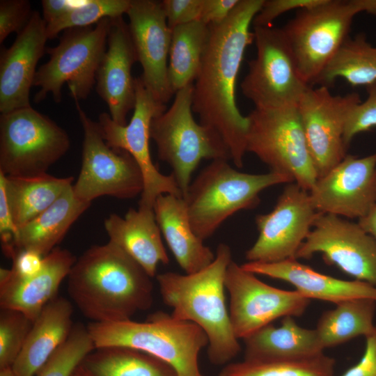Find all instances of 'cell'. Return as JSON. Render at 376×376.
I'll list each match as a JSON object with an SVG mask.
<instances>
[{
  "label": "cell",
  "instance_id": "5b68a950",
  "mask_svg": "<svg viewBox=\"0 0 376 376\" xmlns=\"http://www.w3.org/2000/svg\"><path fill=\"white\" fill-rule=\"evenodd\" d=\"M291 182L292 178L280 173H247L232 167L228 160H212L191 182L183 198L193 230L204 242L235 213L256 207L261 191Z\"/></svg>",
  "mask_w": 376,
  "mask_h": 376
},
{
  "label": "cell",
  "instance_id": "b9f144b4",
  "mask_svg": "<svg viewBox=\"0 0 376 376\" xmlns=\"http://www.w3.org/2000/svg\"><path fill=\"white\" fill-rule=\"evenodd\" d=\"M44 256L31 250H22L12 258L10 271L16 278L26 279L37 274L42 269Z\"/></svg>",
  "mask_w": 376,
  "mask_h": 376
},
{
  "label": "cell",
  "instance_id": "8fae6325",
  "mask_svg": "<svg viewBox=\"0 0 376 376\" xmlns=\"http://www.w3.org/2000/svg\"><path fill=\"white\" fill-rule=\"evenodd\" d=\"M256 56L241 83L242 94L255 109L297 105L310 86L301 79L281 29L253 26Z\"/></svg>",
  "mask_w": 376,
  "mask_h": 376
},
{
  "label": "cell",
  "instance_id": "7402d4cb",
  "mask_svg": "<svg viewBox=\"0 0 376 376\" xmlns=\"http://www.w3.org/2000/svg\"><path fill=\"white\" fill-rule=\"evenodd\" d=\"M77 258L68 249L55 248L44 258L41 270L26 279L15 277L10 269H0V307L22 312L33 322L56 298Z\"/></svg>",
  "mask_w": 376,
  "mask_h": 376
},
{
  "label": "cell",
  "instance_id": "9a60e30c",
  "mask_svg": "<svg viewBox=\"0 0 376 376\" xmlns=\"http://www.w3.org/2000/svg\"><path fill=\"white\" fill-rule=\"evenodd\" d=\"M320 213L308 191L295 182L288 183L273 210L256 217L258 236L245 253L247 262L271 263L295 258Z\"/></svg>",
  "mask_w": 376,
  "mask_h": 376
},
{
  "label": "cell",
  "instance_id": "8992f818",
  "mask_svg": "<svg viewBox=\"0 0 376 376\" xmlns=\"http://www.w3.org/2000/svg\"><path fill=\"white\" fill-rule=\"evenodd\" d=\"M192 93L193 84L177 91L170 108L150 124V139L156 144L158 158L171 168L182 198L203 159H230L228 148L219 133L194 119Z\"/></svg>",
  "mask_w": 376,
  "mask_h": 376
},
{
  "label": "cell",
  "instance_id": "60d3db41",
  "mask_svg": "<svg viewBox=\"0 0 376 376\" xmlns=\"http://www.w3.org/2000/svg\"><path fill=\"white\" fill-rule=\"evenodd\" d=\"M324 0H264L260 10L255 16L253 26H272L280 15L292 10L313 7Z\"/></svg>",
  "mask_w": 376,
  "mask_h": 376
},
{
  "label": "cell",
  "instance_id": "7a4b0ae2",
  "mask_svg": "<svg viewBox=\"0 0 376 376\" xmlns=\"http://www.w3.org/2000/svg\"><path fill=\"white\" fill-rule=\"evenodd\" d=\"M152 277L116 244L93 245L73 265L68 292L79 311L93 322L131 319L150 308Z\"/></svg>",
  "mask_w": 376,
  "mask_h": 376
},
{
  "label": "cell",
  "instance_id": "4316f807",
  "mask_svg": "<svg viewBox=\"0 0 376 376\" xmlns=\"http://www.w3.org/2000/svg\"><path fill=\"white\" fill-rule=\"evenodd\" d=\"M72 314V303L63 297L57 296L44 307L13 365L17 376H36L69 336L74 325Z\"/></svg>",
  "mask_w": 376,
  "mask_h": 376
},
{
  "label": "cell",
  "instance_id": "3957f363",
  "mask_svg": "<svg viewBox=\"0 0 376 376\" xmlns=\"http://www.w3.org/2000/svg\"><path fill=\"white\" fill-rule=\"evenodd\" d=\"M233 260L230 247L220 243L214 260L192 274H159L156 279L163 302L171 315L198 326L208 339L207 357L214 365H224L241 350L226 304L224 289L227 268Z\"/></svg>",
  "mask_w": 376,
  "mask_h": 376
},
{
  "label": "cell",
  "instance_id": "e0dca14e",
  "mask_svg": "<svg viewBox=\"0 0 376 376\" xmlns=\"http://www.w3.org/2000/svg\"><path fill=\"white\" fill-rule=\"evenodd\" d=\"M361 102L357 93L334 95L329 88L311 86L304 92L297 109L318 178L324 176L347 155L343 141L347 116Z\"/></svg>",
  "mask_w": 376,
  "mask_h": 376
},
{
  "label": "cell",
  "instance_id": "f907efd6",
  "mask_svg": "<svg viewBox=\"0 0 376 376\" xmlns=\"http://www.w3.org/2000/svg\"><path fill=\"white\" fill-rule=\"evenodd\" d=\"M0 376H17L13 366H8L0 368Z\"/></svg>",
  "mask_w": 376,
  "mask_h": 376
},
{
  "label": "cell",
  "instance_id": "ab89813d",
  "mask_svg": "<svg viewBox=\"0 0 376 376\" xmlns=\"http://www.w3.org/2000/svg\"><path fill=\"white\" fill-rule=\"evenodd\" d=\"M163 9L169 28L200 21L203 0H164Z\"/></svg>",
  "mask_w": 376,
  "mask_h": 376
},
{
  "label": "cell",
  "instance_id": "d6986e66",
  "mask_svg": "<svg viewBox=\"0 0 376 376\" xmlns=\"http://www.w3.org/2000/svg\"><path fill=\"white\" fill-rule=\"evenodd\" d=\"M126 14L137 60L142 67L140 78L155 100L166 104L175 93L168 74L172 31L162 1L131 0Z\"/></svg>",
  "mask_w": 376,
  "mask_h": 376
},
{
  "label": "cell",
  "instance_id": "ffe728a7",
  "mask_svg": "<svg viewBox=\"0 0 376 376\" xmlns=\"http://www.w3.org/2000/svg\"><path fill=\"white\" fill-rule=\"evenodd\" d=\"M46 23L39 12L33 11L26 26L9 47L0 54V112L6 113L31 107L30 91L37 64L46 51Z\"/></svg>",
  "mask_w": 376,
  "mask_h": 376
},
{
  "label": "cell",
  "instance_id": "9c48e42d",
  "mask_svg": "<svg viewBox=\"0 0 376 376\" xmlns=\"http://www.w3.org/2000/svg\"><path fill=\"white\" fill-rule=\"evenodd\" d=\"M247 116L246 152L270 171L290 177L309 191L318 180L297 105L254 109Z\"/></svg>",
  "mask_w": 376,
  "mask_h": 376
},
{
  "label": "cell",
  "instance_id": "681fc988",
  "mask_svg": "<svg viewBox=\"0 0 376 376\" xmlns=\"http://www.w3.org/2000/svg\"><path fill=\"white\" fill-rule=\"evenodd\" d=\"M72 376H93L84 366L81 364L75 370Z\"/></svg>",
  "mask_w": 376,
  "mask_h": 376
},
{
  "label": "cell",
  "instance_id": "7dc6e473",
  "mask_svg": "<svg viewBox=\"0 0 376 376\" xmlns=\"http://www.w3.org/2000/svg\"><path fill=\"white\" fill-rule=\"evenodd\" d=\"M358 223L376 241V204Z\"/></svg>",
  "mask_w": 376,
  "mask_h": 376
},
{
  "label": "cell",
  "instance_id": "277c9868",
  "mask_svg": "<svg viewBox=\"0 0 376 376\" xmlns=\"http://www.w3.org/2000/svg\"><path fill=\"white\" fill-rule=\"evenodd\" d=\"M95 348L123 347L136 350L169 363L178 376H205L198 356L207 346L205 332L196 324L158 311L144 322L131 319L87 325Z\"/></svg>",
  "mask_w": 376,
  "mask_h": 376
},
{
  "label": "cell",
  "instance_id": "bcb514c9",
  "mask_svg": "<svg viewBox=\"0 0 376 376\" xmlns=\"http://www.w3.org/2000/svg\"><path fill=\"white\" fill-rule=\"evenodd\" d=\"M79 1L42 0V18L46 24L57 20L77 5Z\"/></svg>",
  "mask_w": 376,
  "mask_h": 376
},
{
  "label": "cell",
  "instance_id": "f6af8a7d",
  "mask_svg": "<svg viewBox=\"0 0 376 376\" xmlns=\"http://www.w3.org/2000/svg\"><path fill=\"white\" fill-rule=\"evenodd\" d=\"M17 229L12 217L3 183L0 180V236L2 249L11 244Z\"/></svg>",
  "mask_w": 376,
  "mask_h": 376
},
{
  "label": "cell",
  "instance_id": "f35d334b",
  "mask_svg": "<svg viewBox=\"0 0 376 376\" xmlns=\"http://www.w3.org/2000/svg\"><path fill=\"white\" fill-rule=\"evenodd\" d=\"M31 3L27 0L0 1V43L12 33H19L32 15Z\"/></svg>",
  "mask_w": 376,
  "mask_h": 376
},
{
  "label": "cell",
  "instance_id": "7bdbcfd3",
  "mask_svg": "<svg viewBox=\"0 0 376 376\" xmlns=\"http://www.w3.org/2000/svg\"><path fill=\"white\" fill-rule=\"evenodd\" d=\"M365 338V349L360 360L340 376H376V324Z\"/></svg>",
  "mask_w": 376,
  "mask_h": 376
},
{
  "label": "cell",
  "instance_id": "83f0119b",
  "mask_svg": "<svg viewBox=\"0 0 376 376\" xmlns=\"http://www.w3.org/2000/svg\"><path fill=\"white\" fill-rule=\"evenodd\" d=\"M244 359L258 361L299 360L324 353L314 329L300 327L294 317L283 318L279 327L269 324L243 339Z\"/></svg>",
  "mask_w": 376,
  "mask_h": 376
},
{
  "label": "cell",
  "instance_id": "ac0fdd59",
  "mask_svg": "<svg viewBox=\"0 0 376 376\" xmlns=\"http://www.w3.org/2000/svg\"><path fill=\"white\" fill-rule=\"evenodd\" d=\"M315 209L347 219H361L376 204V152L346 155L308 191Z\"/></svg>",
  "mask_w": 376,
  "mask_h": 376
},
{
  "label": "cell",
  "instance_id": "d4e9b609",
  "mask_svg": "<svg viewBox=\"0 0 376 376\" xmlns=\"http://www.w3.org/2000/svg\"><path fill=\"white\" fill-rule=\"evenodd\" d=\"M153 210L167 246L186 274L197 272L214 260L215 254L193 230L182 197L160 195Z\"/></svg>",
  "mask_w": 376,
  "mask_h": 376
},
{
  "label": "cell",
  "instance_id": "f1b7e54d",
  "mask_svg": "<svg viewBox=\"0 0 376 376\" xmlns=\"http://www.w3.org/2000/svg\"><path fill=\"white\" fill-rule=\"evenodd\" d=\"M17 228L50 207L70 186L74 178H58L47 173L31 177L6 176L0 173Z\"/></svg>",
  "mask_w": 376,
  "mask_h": 376
},
{
  "label": "cell",
  "instance_id": "8d00e7d4",
  "mask_svg": "<svg viewBox=\"0 0 376 376\" xmlns=\"http://www.w3.org/2000/svg\"><path fill=\"white\" fill-rule=\"evenodd\" d=\"M33 323L20 311L1 308L0 368L13 366L23 348Z\"/></svg>",
  "mask_w": 376,
  "mask_h": 376
},
{
  "label": "cell",
  "instance_id": "ba28073f",
  "mask_svg": "<svg viewBox=\"0 0 376 376\" xmlns=\"http://www.w3.org/2000/svg\"><path fill=\"white\" fill-rule=\"evenodd\" d=\"M361 12L359 0H324L317 6L298 10L281 28L306 84H316L349 37L354 17Z\"/></svg>",
  "mask_w": 376,
  "mask_h": 376
},
{
  "label": "cell",
  "instance_id": "836d02e7",
  "mask_svg": "<svg viewBox=\"0 0 376 376\" xmlns=\"http://www.w3.org/2000/svg\"><path fill=\"white\" fill-rule=\"evenodd\" d=\"M219 376H336L335 360L324 353L292 361L244 359L228 363L221 370Z\"/></svg>",
  "mask_w": 376,
  "mask_h": 376
},
{
  "label": "cell",
  "instance_id": "6da1fadb",
  "mask_svg": "<svg viewBox=\"0 0 376 376\" xmlns=\"http://www.w3.org/2000/svg\"><path fill=\"white\" fill-rule=\"evenodd\" d=\"M263 1L240 0L223 22L209 26L207 44L193 84V112L201 124L219 133L230 160L240 169L246 152L248 118L236 104V81L246 49L254 40L250 26Z\"/></svg>",
  "mask_w": 376,
  "mask_h": 376
},
{
  "label": "cell",
  "instance_id": "30bf717a",
  "mask_svg": "<svg viewBox=\"0 0 376 376\" xmlns=\"http://www.w3.org/2000/svg\"><path fill=\"white\" fill-rule=\"evenodd\" d=\"M70 146L67 132L31 107L0 116V173L4 175L47 173Z\"/></svg>",
  "mask_w": 376,
  "mask_h": 376
},
{
  "label": "cell",
  "instance_id": "d6a6232c",
  "mask_svg": "<svg viewBox=\"0 0 376 376\" xmlns=\"http://www.w3.org/2000/svg\"><path fill=\"white\" fill-rule=\"evenodd\" d=\"M339 77L353 86H367L376 81V47L363 33L345 40L315 84L329 88Z\"/></svg>",
  "mask_w": 376,
  "mask_h": 376
},
{
  "label": "cell",
  "instance_id": "c3c4849f",
  "mask_svg": "<svg viewBox=\"0 0 376 376\" xmlns=\"http://www.w3.org/2000/svg\"><path fill=\"white\" fill-rule=\"evenodd\" d=\"M362 12L376 15V0H360Z\"/></svg>",
  "mask_w": 376,
  "mask_h": 376
},
{
  "label": "cell",
  "instance_id": "1f68e13d",
  "mask_svg": "<svg viewBox=\"0 0 376 376\" xmlns=\"http://www.w3.org/2000/svg\"><path fill=\"white\" fill-rule=\"evenodd\" d=\"M81 364L93 376H178L165 361L123 347L95 348Z\"/></svg>",
  "mask_w": 376,
  "mask_h": 376
},
{
  "label": "cell",
  "instance_id": "7c38bea8",
  "mask_svg": "<svg viewBox=\"0 0 376 376\" xmlns=\"http://www.w3.org/2000/svg\"><path fill=\"white\" fill-rule=\"evenodd\" d=\"M84 131L81 166L72 190L81 201L90 203L102 196L132 199L141 195L143 179L140 168L126 151L109 147L92 120L76 102Z\"/></svg>",
  "mask_w": 376,
  "mask_h": 376
},
{
  "label": "cell",
  "instance_id": "4fadbf2b",
  "mask_svg": "<svg viewBox=\"0 0 376 376\" xmlns=\"http://www.w3.org/2000/svg\"><path fill=\"white\" fill-rule=\"evenodd\" d=\"M136 102L131 120L125 125L116 123L109 113L100 114L97 125L107 144L128 152L141 171L143 189L139 207L152 208L162 194L182 197L172 174L162 173L154 164L150 151V124L152 119L166 110L144 86L140 77L135 78Z\"/></svg>",
  "mask_w": 376,
  "mask_h": 376
},
{
  "label": "cell",
  "instance_id": "d590c367",
  "mask_svg": "<svg viewBox=\"0 0 376 376\" xmlns=\"http://www.w3.org/2000/svg\"><path fill=\"white\" fill-rule=\"evenodd\" d=\"M95 348L87 326L77 323L66 340L49 357L36 376H72Z\"/></svg>",
  "mask_w": 376,
  "mask_h": 376
},
{
  "label": "cell",
  "instance_id": "74e56055",
  "mask_svg": "<svg viewBox=\"0 0 376 376\" xmlns=\"http://www.w3.org/2000/svg\"><path fill=\"white\" fill-rule=\"evenodd\" d=\"M367 98L353 107L344 127L343 141L348 147L355 135L376 127V81L366 86Z\"/></svg>",
  "mask_w": 376,
  "mask_h": 376
},
{
  "label": "cell",
  "instance_id": "2e32d148",
  "mask_svg": "<svg viewBox=\"0 0 376 376\" xmlns=\"http://www.w3.org/2000/svg\"><path fill=\"white\" fill-rule=\"evenodd\" d=\"M315 253L355 280L376 287V241L358 222L320 213L295 259Z\"/></svg>",
  "mask_w": 376,
  "mask_h": 376
},
{
  "label": "cell",
  "instance_id": "44dd1931",
  "mask_svg": "<svg viewBox=\"0 0 376 376\" xmlns=\"http://www.w3.org/2000/svg\"><path fill=\"white\" fill-rule=\"evenodd\" d=\"M138 61L129 26L123 16L110 18L107 47L96 74V91L107 104L111 119L125 125L136 102L132 68Z\"/></svg>",
  "mask_w": 376,
  "mask_h": 376
},
{
  "label": "cell",
  "instance_id": "52a82bcc",
  "mask_svg": "<svg viewBox=\"0 0 376 376\" xmlns=\"http://www.w3.org/2000/svg\"><path fill=\"white\" fill-rule=\"evenodd\" d=\"M109 26L110 18H104L95 26L66 29L56 46L46 48L49 59L36 74L33 86L39 90L35 102H42L48 94L60 102L65 83L75 102L88 97L107 49Z\"/></svg>",
  "mask_w": 376,
  "mask_h": 376
},
{
  "label": "cell",
  "instance_id": "4dcf8cb0",
  "mask_svg": "<svg viewBox=\"0 0 376 376\" xmlns=\"http://www.w3.org/2000/svg\"><path fill=\"white\" fill-rule=\"evenodd\" d=\"M171 31L168 74L170 86L175 94L196 80L207 44L210 28L196 21L179 25Z\"/></svg>",
  "mask_w": 376,
  "mask_h": 376
},
{
  "label": "cell",
  "instance_id": "484cf974",
  "mask_svg": "<svg viewBox=\"0 0 376 376\" xmlns=\"http://www.w3.org/2000/svg\"><path fill=\"white\" fill-rule=\"evenodd\" d=\"M91 204L78 199L70 186L47 210L18 228L13 242L3 251L10 258L22 250L34 251L46 256L57 247Z\"/></svg>",
  "mask_w": 376,
  "mask_h": 376
},
{
  "label": "cell",
  "instance_id": "603a6c76",
  "mask_svg": "<svg viewBox=\"0 0 376 376\" xmlns=\"http://www.w3.org/2000/svg\"><path fill=\"white\" fill-rule=\"evenodd\" d=\"M242 267L255 274L286 281L303 297L338 304L357 299L376 301V287L358 280H343L320 273L292 258L271 263L246 262Z\"/></svg>",
  "mask_w": 376,
  "mask_h": 376
},
{
  "label": "cell",
  "instance_id": "cb8c5ba5",
  "mask_svg": "<svg viewBox=\"0 0 376 376\" xmlns=\"http://www.w3.org/2000/svg\"><path fill=\"white\" fill-rule=\"evenodd\" d=\"M109 241L134 260L148 275H156L157 265L168 264L162 233L152 208H130L125 216L111 214L104 221Z\"/></svg>",
  "mask_w": 376,
  "mask_h": 376
},
{
  "label": "cell",
  "instance_id": "ee69618b",
  "mask_svg": "<svg viewBox=\"0 0 376 376\" xmlns=\"http://www.w3.org/2000/svg\"><path fill=\"white\" fill-rule=\"evenodd\" d=\"M240 0H203L200 22L210 26L223 22Z\"/></svg>",
  "mask_w": 376,
  "mask_h": 376
},
{
  "label": "cell",
  "instance_id": "5bb4252c",
  "mask_svg": "<svg viewBox=\"0 0 376 376\" xmlns=\"http://www.w3.org/2000/svg\"><path fill=\"white\" fill-rule=\"evenodd\" d=\"M230 297L229 315L233 332L244 339L280 318L301 316L311 299L297 291L269 285L232 260L225 277Z\"/></svg>",
  "mask_w": 376,
  "mask_h": 376
},
{
  "label": "cell",
  "instance_id": "e575fe53",
  "mask_svg": "<svg viewBox=\"0 0 376 376\" xmlns=\"http://www.w3.org/2000/svg\"><path fill=\"white\" fill-rule=\"evenodd\" d=\"M131 0L79 1L77 6L52 23L46 24L48 39L68 29L95 24L104 18H115L126 14Z\"/></svg>",
  "mask_w": 376,
  "mask_h": 376
},
{
  "label": "cell",
  "instance_id": "f546056e",
  "mask_svg": "<svg viewBox=\"0 0 376 376\" xmlns=\"http://www.w3.org/2000/svg\"><path fill=\"white\" fill-rule=\"evenodd\" d=\"M375 311L376 301L370 298L345 300L324 311L315 329L323 349L368 336L375 326Z\"/></svg>",
  "mask_w": 376,
  "mask_h": 376
}]
</instances>
